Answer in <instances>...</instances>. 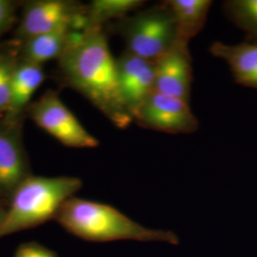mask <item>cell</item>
<instances>
[{
  "instance_id": "19",
  "label": "cell",
  "mask_w": 257,
  "mask_h": 257,
  "mask_svg": "<svg viewBox=\"0 0 257 257\" xmlns=\"http://www.w3.org/2000/svg\"><path fill=\"white\" fill-rule=\"evenodd\" d=\"M14 16V3L8 0H0V36L5 33L12 25Z\"/></svg>"
},
{
  "instance_id": "13",
  "label": "cell",
  "mask_w": 257,
  "mask_h": 257,
  "mask_svg": "<svg viewBox=\"0 0 257 257\" xmlns=\"http://www.w3.org/2000/svg\"><path fill=\"white\" fill-rule=\"evenodd\" d=\"M166 3L175 18L178 40L189 43L205 26L212 2L210 0H168Z\"/></svg>"
},
{
  "instance_id": "6",
  "label": "cell",
  "mask_w": 257,
  "mask_h": 257,
  "mask_svg": "<svg viewBox=\"0 0 257 257\" xmlns=\"http://www.w3.org/2000/svg\"><path fill=\"white\" fill-rule=\"evenodd\" d=\"M134 122L142 128L173 135L195 133L199 122L189 102L155 92L140 107Z\"/></svg>"
},
{
  "instance_id": "17",
  "label": "cell",
  "mask_w": 257,
  "mask_h": 257,
  "mask_svg": "<svg viewBox=\"0 0 257 257\" xmlns=\"http://www.w3.org/2000/svg\"><path fill=\"white\" fill-rule=\"evenodd\" d=\"M16 65L7 56L0 55V111L7 110L11 97L12 78Z\"/></svg>"
},
{
  "instance_id": "9",
  "label": "cell",
  "mask_w": 257,
  "mask_h": 257,
  "mask_svg": "<svg viewBox=\"0 0 257 257\" xmlns=\"http://www.w3.org/2000/svg\"><path fill=\"white\" fill-rule=\"evenodd\" d=\"M189 43L178 40L156 62V92L190 103L193 65Z\"/></svg>"
},
{
  "instance_id": "20",
  "label": "cell",
  "mask_w": 257,
  "mask_h": 257,
  "mask_svg": "<svg viewBox=\"0 0 257 257\" xmlns=\"http://www.w3.org/2000/svg\"><path fill=\"white\" fill-rule=\"evenodd\" d=\"M6 212H7V209H5L4 207H2V205L0 204V226L2 225V223H3V221H4Z\"/></svg>"
},
{
  "instance_id": "18",
  "label": "cell",
  "mask_w": 257,
  "mask_h": 257,
  "mask_svg": "<svg viewBox=\"0 0 257 257\" xmlns=\"http://www.w3.org/2000/svg\"><path fill=\"white\" fill-rule=\"evenodd\" d=\"M14 257H58L54 250L37 242L23 243L17 248Z\"/></svg>"
},
{
  "instance_id": "11",
  "label": "cell",
  "mask_w": 257,
  "mask_h": 257,
  "mask_svg": "<svg viewBox=\"0 0 257 257\" xmlns=\"http://www.w3.org/2000/svg\"><path fill=\"white\" fill-rule=\"evenodd\" d=\"M210 52L227 62L235 82L257 90V42L230 45L216 41L211 44Z\"/></svg>"
},
{
  "instance_id": "1",
  "label": "cell",
  "mask_w": 257,
  "mask_h": 257,
  "mask_svg": "<svg viewBox=\"0 0 257 257\" xmlns=\"http://www.w3.org/2000/svg\"><path fill=\"white\" fill-rule=\"evenodd\" d=\"M58 60L67 84L115 127L128 128L134 122L120 92L116 59L102 27L85 26L74 31Z\"/></svg>"
},
{
  "instance_id": "7",
  "label": "cell",
  "mask_w": 257,
  "mask_h": 257,
  "mask_svg": "<svg viewBox=\"0 0 257 257\" xmlns=\"http://www.w3.org/2000/svg\"><path fill=\"white\" fill-rule=\"evenodd\" d=\"M84 9L63 0H38L28 3L19 24L18 37L26 41L64 26L85 27Z\"/></svg>"
},
{
  "instance_id": "14",
  "label": "cell",
  "mask_w": 257,
  "mask_h": 257,
  "mask_svg": "<svg viewBox=\"0 0 257 257\" xmlns=\"http://www.w3.org/2000/svg\"><path fill=\"white\" fill-rule=\"evenodd\" d=\"M76 30H80V28L64 26L28 39L23 48V60L42 65L59 58L68 45L72 34Z\"/></svg>"
},
{
  "instance_id": "5",
  "label": "cell",
  "mask_w": 257,
  "mask_h": 257,
  "mask_svg": "<svg viewBox=\"0 0 257 257\" xmlns=\"http://www.w3.org/2000/svg\"><path fill=\"white\" fill-rule=\"evenodd\" d=\"M30 112L37 126L67 147L86 149L99 145L55 92L44 93L32 105Z\"/></svg>"
},
{
  "instance_id": "4",
  "label": "cell",
  "mask_w": 257,
  "mask_h": 257,
  "mask_svg": "<svg viewBox=\"0 0 257 257\" xmlns=\"http://www.w3.org/2000/svg\"><path fill=\"white\" fill-rule=\"evenodd\" d=\"M126 52L156 61L178 41L173 13L165 2L138 10L116 24Z\"/></svg>"
},
{
  "instance_id": "15",
  "label": "cell",
  "mask_w": 257,
  "mask_h": 257,
  "mask_svg": "<svg viewBox=\"0 0 257 257\" xmlns=\"http://www.w3.org/2000/svg\"><path fill=\"white\" fill-rule=\"evenodd\" d=\"M141 0H94L84 9L85 26L102 27L112 19H124L144 6Z\"/></svg>"
},
{
  "instance_id": "10",
  "label": "cell",
  "mask_w": 257,
  "mask_h": 257,
  "mask_svg": "<svg viewBox=\"0 0 257 257\" xmlns=\"http://www.w3.org/2000/svg\"><path fill=\"white\" fill-rule=\"evenodd\" d=\"M32 175L19 132L0 126V196L9 197Z\"/></svg>"
},
{
  "instance_id": "16",
  "label": "cell",
  "mask_w": 257,
  "mask_h": 257,
  "mask_svg": "<svg viewBox=\"0 0 257 257\" xmlns=\"http://www.w3.org/2000/svg\"><path fill=\"white\" fill-rule=\"evenodd\" d=\"M223 9L230 21L243 31L247 41L257 42V0H228Z\"/></svg>"
},
{
  "instance_id": "3",
  "label": "cell",
  "mask_w": 257,
  "mask_h": 257,
  "mask_svg": "<svg viewBox=\"0 0 257 257\" xmlns=\"http://www.w3.org/2000/svg\"><path fill=\"white\" fill-rule=\"evenodd\" d=\"M81 188L82 181L77 177L31 175L10 198L0 238L55 219L62 205Z\"/></svg>"
},
{
  "instance_id": "8",
  "label": "cell",
  "mask_w": 257,
  "mask_h": 257,
  "mask_svg": "<svg viewBox=\"0 0 257 257\" xmlns=\"http://www.w3.org/2000/svg\"><path fill=\"white\" fill-rule=\"evenodd\" d=\"M120 92L130 113L135 116L156 92V62L124 52L116 59Z\"/></svg>"
},
{
  "instance_id": "12",
  "label": "cell",
  "mask_w": 257,
  "mask_h": 257,
  "mask_svg": "<svg viewBox=\"0 0 257 257\" xmlns=\"http://www.w3.org/2000/svg\"><path fill=\"white\" fill-rule=\"evenodd\" d=\"M43 81L44 71L41 65L25 60L16 65L12 78L9 106L6 110L9 122L13 123L18 119Z\"/></svg>"
},
{
  "instance_id": "2",
  "label": "cell",
  "mask_w": 257,
  "mask_h": 257,
  "mask_svg": "<svg viewBox=\"0 0 257 257\" xmlns=\"http://www.w3.org/2000/svg\"><path fill=\"white\" fill-rule=\"evenodd\" d=\"M55 219L71 234L91 242L137 240L179 243L173 231L148 229L110 205L74 196L62 205Z\"/></svg>"
}]
</instances>
